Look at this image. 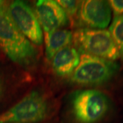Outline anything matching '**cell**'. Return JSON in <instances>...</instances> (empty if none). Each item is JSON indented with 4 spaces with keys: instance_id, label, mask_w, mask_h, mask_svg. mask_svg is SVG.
<instances>
[{
    "instance_id": "1",
    "label": "cell",
    "mask_w": 123,
    "mask_h": 123,
    "mask_svg": "<svg viewBox=\"0 0 123 123\" xmlns=\"http://www.w3.org/2000/svg\"><path fill=\"white\" fill-rule=\"evenodd\" d=\"M0 48L14 62L27 67L34 64L38 51L19 31L5 7L0 8Z\"/></svg>"
},
{
    "instance_id": "2",
    "label": "cell",
    "mask_w": 123,
    "mask_h": 123,
    "mask_svg": "<svg viewBox=\"0 0 123 123\" xmlns=\"http://www.w3.org/2000/svg\"><path fill=\"white\" fill-rule=\"evenodd\" d=\"M118 69L116 62L80 53L79 65L70 76V81L79 86H101L112 79Z\"/></svg>"
},
{
    "instance_id": "3",
    "label": "cell",
    "mask_w": 123,
    "mask_h": 123,
    "mask_svg": "<svg viewBox=\"0 0 123 123\" xmlns=\"http://www.w3.org/2000/svg\"><path fill=\"white\" fill-rule=\"evenodd\" d=\"M73 40L79 53H87L111 61L120 57L110 31L106 30L82 27L74 32Z\"/></svg>"
},
{
    "instance_id": "4",
    "label": "cell",
    "mask_w": 123,
    "mask_h": 123,
    "mask_svg": "<svg viewBox=\"0 0 123 123\" xmlns=\"http://www.w3.org/2000/svg\"><path fill=\"white\" fill-rule=\"evenodd\" d=\"M71 111L79 123H96L110 108V101L103 92L97 90H81L73 94Z\"/></svg>"
},
{
    "instance_id": "5",
    "label": "cell",
    "mask_w": 123,
    "mask_h": 123,
    "mask_svg": "<svg viewBox=\"0 0 123 123\" xmlns=\"http://www.w3.org/2000/svg\"><path fill=\"white\" fill-rule=\"evenodd\" d=\"M49 103L38 91H31L16 105L0 115V123H36L47 118Z\"/></svg>"
},
{
    "instance_id": "6",
    "label": "cell",
    "mask_w": 123,
    "mask_h": 123,
    "mask_svg": "<svg viewBox=\"0 0 123 123\" xmlns=\"http://www.w3.org/2000/svg\"><path fill=\"white\" fill-rule=\"evenodd\" d=\"M7 9L16 26L32 44L40 45L43 43L41 26L34 10L26 2L20 0L14 1Z\"/></svg>"
},
{
    "instance_id": "7",
    "label": "cell",
    "mask_w": 123,
    "mask_h": 123,
    "mask_svg": "<svg viewBox=\"0 0 123 123\" xmlns=\"http://www.w3.org/2000/svg\"><path fill=\"white\" fill-rule=\"evenodd\" d=\"M111 18V9L109 1L86 0L81 2L77 20L84 28L104 30L110 24Z\"/></svg>"
},
{
    "instance_id": "8",
    "label": "cell",
    "mask_w": 123,
    "mask_h": 123,
    "mask_svg": "<svg viewBox=\"0 0 123 123\" xmlns=\"http://www.w3.org/2000/svg\"><path fill=\"white\" fill-rule=\"evenodd\" d=\"M34 12L44 34L59 30L68 23L65 12L57 1H37Z\"/></svg>"
},
{
    "instance_id": "9",
    "label": "cell",
    "mask_w": 123,
    "mask_h": 123,
    "mask_svg": "<svg viewBox=\"0 0 123 123\" xmlns=\"http://www.w3.org/2000/svg\"><path fill=\"white\" fill-rule=\"evenodd\" d=\"M51 61L52 70L55 75L61 77H70L79 65L80 53L75 47L69 44L55 53Z\"/></svg>"
},
{
    "instance_id": "10",
    "label": "cell",
    "mask_w": 123,
    "mask_h": 123,
    "mask_svg": "<svg viewBox=\"0 0 123 123\" xmlns=\"http://www.w3.org/2000/svg\"><path fill=\"white\" fill-rule=\"evenodd\" d=\"M44 35L46 57L49 60H51L55 53L62 49L71 44L73 34L69 30L59 29L49 33H46Z\"/></svg>"
},
{
    "instance_id": "11",
    "label": "cell",
    "mask_w": 123,
    "mask_h": 123,
    "mask_svg": "<svg viewBox=\"0 0 123 123\" xmlns=\"http://www.w3.org/2000/svg\"><path fill=\"white\" fill-rule=\"evenodd\" d=\"M111 36L123 59V15L116 16L109 29Z\"/></svg>"
},
{
    "instance_id": "12",
    "label": "cell",
    "mask_w": 123,
    "mask_h": 123,
    "mask_svg": "<svg viewBox=\"0 0 123 123\" xmlns=\"http://www.w3.org/2000/svg\"><path fill=\"white\" fill-rule=\"evenodd\" d=\"M57 1L65 12L68 18L73 19L75 17L77 18L81 1L70 0H59Z\"/></svg>"
},
{
    "instance_id": "13",
    "label": "cell",
    "mask_w": 123,
    "mask_h": 123,
    "mask_svg": "<svg viewBox=\"0 0 123 123\" xmlns=\"http://www.w3.org/2000/svg\"><path fill=\"white\" fill-rule=\"evenodd\" d=\"M109 4L115 17L123 15V0H111Z\"/></svg>"
},
{
    "instance_id": "14",
    "label": "cell",
    "mask_w": 123,
    "mask_h": 123,
    "mask_svg": "<svg viewBox=\"0 0 123 123\" xmlns=\"http://www.w3.org/2000/svg\"><path fill=\"white\" fill-rule=\"evenodd\" d=\"M4 1H1V0H0V8H1L2 7H3V5H4Z\"/></svg>"
},
{
    "instance_id": "15",
    "label": "cell",
    "mask_w": 123,
    "mask_h": 123,
    "mask_svg": "<svg viewBox=\"0 0 123 123\" xmlns=\"http://www.w3.org/2000/svg\"><path fill=\"white\" fill-rule=\"evenodd\" d=\"M1 83H0V95H1Z\"/></svg>"
}]
</instances>
